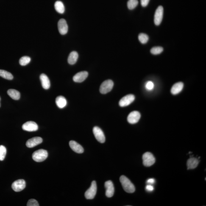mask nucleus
Returning <instances> with one entry per match:
<instances>
[{"label": "nucleus", "mask_w": 206, "mask_h": 206, "mask_svg": "<svg viewBox=\"0 0 206 206\" xmlns=\"http://www.w3.org/2000/svg\"><path fill=\"white\" fill-rule=\"evenodd\" d=\"M120 182L125 191L129 193H132L135 191V188L133 184L126 176H121L120 177Z\"/></svg>", "instance_id": "1"}, {"label": "nucleus", "mask_w": 206, "mask_h": 206, "mask_svg": "<svg viewBox=\"0 0 206 206\" xmlns=\"http://www.w3.org/2000/svg\"><path fill=\"white\" fill-rule=\"evenodd\" d=\"M47 151L41 149L36 151L32 154V158L36 162H42L46 160L48 157Z\"/></svg>", "instance_id": "2"}, {"label": "nucleus", "mask_w": 206, "mask_h": 206, "mask_svg": "<svg viewBox=\"0 0 206 206\" xmlns=\"http://www.w3.org/2000/svg\"><path fill=\"white\" fill-rule=\"evenodd\" d=\"M143 163L144 166L149 167L153 165L155 162V158L151 152H146L143 156Z\"/></svg>", "instance_id": "3"}, {"label": "nucleus", "mask_w": 206, "mask_h": 206, "mask_svg": "<svg viewBox=\"0 0 206 206\" xmlns=\"http://www.w3.org/2000/svg\"><path fill=\"white\" fill-rule=\"evenodd\" d=\"M114 83L111 80L108 79L103 82L100 87V92L102 94H106L113 89Z\"/></svg>", "instance_id": "4"}, {"label": "nucleus", "mask_w": 206, "mask_h": 206, "mask_svg": "<svg viewBox=\"0 0 206 206\" xmlns=\"http://www.w3.org/2000/svg\"><path fill=\"white\" fill-rule=\"evenodd\" d=\"M97 191V186L96 182L94 181H93L90 188L85 192V196L86 199H93L96 196Z\"/></svg>", "instance_id": "5"}, {"label": "nucleus", "mask_w": 206, "mask_h": 206, "mask_svg": "<svg viewBox=\"0 0 206 206\" xmlns=\"http://www.w3.org/2000/svg\"><path fill=\"white\" fill-rule=\"evenodd\" d=\"M163 8L162 6H159L156 10L154 19L156 25L159 26L161 23L163 18Z\"/></svg>", "instance_id": "6"}, {"label": "nucleus", "mask_w": 206, "mask_h": 206, "mask_svg": "<svg viewBox=\"0 0 206 206\" xmlns=\"http://www.w3.org/2000/svg\"><path fill=\"white\" fill-rule=\"evenodd\" d=\"M93 132L95 137L98 141L104 143L105 141V137L104 132L100 128L95 126L93 128Z\"/></svg>", "instance_id": "7"}, {"label": "nucleus", "mask_w": 206, "mask_h": 206, "mask_svg": "<svg viewBox=\"0 0 206 206\" xmlns=\"http://www.w3.org/2000/svg\"><path fill=\"white\" fill-rule=\"evenodd\" d=\"M26 187V182L23 179L15 181L12 184V188L14 191L19 192L22 191Z\"/></svg>", "instance_id": "8"}, {"label": "nucleus", "mask_w": 206, "mask_h": 206, "mask_svg": "<svg viewBox=\"0 0 206 206\" xmlns=\"http://www.w3.org/2000/svg\"><path fill=\"white\" fill-rule=\"evenodd\" d=\"M135 100V96L132 94H128L125 96L120 100L119 104L120 107H124L129 105Z\"/></svg>", "instance_id": "9"}, {"label": "nucleus", "mask_w": 206, "mask_h": 206, "mask_svg": "<svg viewBox=\"0 0 206 206\" xmlns=\"http://www.w3.org/2000/svg\"><path fill=\"white\" fill-rule=\"evenodd\" d=\"M23 130L29 132H35L38 130V126L35 122L32 121L26 122L22 126Z\"/></svg>", "instance_id": "10"}, {"label": "nucleus", "mask_w": 206, "mask_h": 206, "mask_svg": "<svg viewBox=\"0 0 206 206\" xmlns=\"http://www.w3.org/2000/svg\"><path fill=\"white\" fill-rule=\"evenodd\" d=\"M105 187L106 189V196L107 197H112L113 196L115 192V188L113 182L110 180L107 181L105 183Z\"/></svg>", "instance_id": "11"}, {"label": "nucleus", "mask_w": 206, "mask_h": 206, "mask_svg": "<svg viewBox=\"0 0 206 206\" xmlns=\"http://www.w3.org/2000/svg\"><path fill=\"white\" fill-rule=\"evenodd\" d=\"M140 114L139 112L136 111H133L131 112L128 116L127 120L130 124H134L137 123L139 120L140 118Z\"/></svg>", "instance_id": "12"}, {"label": "nucleus", "mask_w": 206, "mask_h": 206, "mask_svg": "<svg viewBox=\"0 0 206 206\" xmlns=\"http://www.w3.org/2000/svg\"><path fill=\"white\" fill-rule=\"evenodd\" d=\"M58 27L59 32L62 35H65L67 33L68 26L66 20L64 19L59 20L58 23Z\"/></svg>", "instance_id": "13"}, {"label": "nucleus", "mask_w": 206, "mask_h": 206, "mask_svg": "<svg viewBox=\"0 0 206 206\" xmlns=\"http://www.w3.org/2000/svg\"><path fill=\"white\" fill-rule=\"evenodd\" d=\"M43 142V139L40 137H36L28 140L26 142V146L29 148H32Z\"/></svg>", "instance_id": "14"}, {"label": "nucleus", "mask_w": 206, "mask_h": 206, "mask_svg": "<svg viewBox=\"0 0 206 206\" xmlns=\"http://www.w3.org/2000/svg\"><path fill=\"white\" fill-rule=\"evenodd\" d=\"M88 75V73L87 71L79 72L73 76V80L75 82H82L86 79Z\"/></svg>", "instance_id": "15"}, {"label": "nucleus", "mask_w": 206, "mask_h": 206, "mask_svg": "<svg viewBox=\"0 0 206 206\" xmlns=\"http://www.w3.org/2000/svg\"><path fill=\"white\" fill-rule=\"evenodd\" d=\"M70 148L74 152L78 154H82L84 152V149L82 146L74 140H71L69 143Z\"/></svg>", "instance_id": "16"}, {"label": "nucleus", "mask_w": 206, "mask_h": 206, "mask_svg": "<svg viewBox=\"0 0 206 206\" xmlns=\"http://www.w3.org/2000/svg\"><path fill=\"white\" fill-rule=\"evenodd\" d=\"M40 79L43 88L45 90L49 89L50 87L51 84L48 76L44 74H42L40 76Z\"/></svg>", "instance_id": "17"}, {"label": "nucleus", "mask_w": 206, "mask_h": 206, "mask_svg": "<svg viewBox=\"0 0 206 206\" xmlns=\"http://www.w3.org/2000/svg\"><path fill=\"white\" fill-rule=\"evenodd\" d=\"M184 87V84L182 82H179L175 84L172 87L171 92L173 95H176L182 91Z\"/></svg>", "instance_id": "18"}, {"label": "nucleus", "mask_w": 206, "mask_h": 206, "mask_svg": "<svg viewBox=\"0 0 206 206\" xmlns=\"http://www.w3.org/2000/svg\"><path fill=\"white\" fill-rule=\"evenodd\" d=\"M199 159L194 157H192L189 159L187 162L188 169H193L198 166L199 163Z\"/></svg>", "instance_id": "19"}, {"label": "nucleus", "mask_w": 206, "mask_h": 206, "mask_svg": "<svg viewBox=\"0 0 206 206\" xmlns=\"http://www.w3.org/2000/svg\"><path fill=\"white\" fill-rule=\"evenodd\" d=\"M55 102L57 107L60 109L63 108L67 105V100L62 96L57 97L55 100Z\"/></svg>", "instance_id": "20"}, {"label": "nucleus", "mask_w": 206, "mask_h": 206, "mask_svg": "<svg viewBox=\"0 0 206 206\" xmlns=\"http://www.w3.org/2000/svg\"><path fill=\"white\" fill-rule=\"evenodd\" d=\"M78 54L76 51H73L70 53L68 56V63L70 65H74L77 62Z\"/></svg>", "instance_id": "21"}, {"label": "nucleus", "mask_w": 206, "mask_h": 206, "mask_svg": "<svg viewBox=\"0 0 206 206\" xmlns=\"http://www.w3.org/2000/svg\"><path fill=\"white\" fill-rule=\"evenodd\" d=\"M7 93L9 96L15 100H18L20 99V93L18 90L10 89L8 90Z\"/></svg>", "instance_id": "22"}, {"label": "nucleus", "mask_w": 206, "mask_h": 206, "mask_svg": "<svg viewBox=\"0 0 206 206\" xmlns=\"http://www.w3.org/2000/svg\"><path fill=\"white\" fill-rule=\"evenodd\" d=\"M56 11L60 14L64 13L65 11V6L63 3L60 1H56L54 5Z\"/></svg>", "instance_id": "23"}, {"label": "nucleus", "mask_w": 206, "mask_h": 206, "mask_svg": "<svg viewBox=\"0 0 206 206\" xmlns=\"http://www.w3.org/2000/svg\"><path fill=\"white\" fill-rule=\"evenodd\" d=\"M0 76L9 80H12L13 78V76L11 73L6 70H0Z\"/></svg>", "instance_id": "24"}, {"label": "nucleus", "mask_w": 206, "mask_h": 206, "mask_svg": "<svg viewBox=\"0 0 206 206\" xmlns=\"http://www.w3.org/2000/svg\"><path fill=\"white\" fill-rule=\"evenodd\" d=\"M138 39L139 41L143 44H145L147 43L149 40V37L147 34L141 33L139 34Z\"/></svg>", "instance_id": "25"}, {"label": "nucleus", "mask_w": 206, "mask_h": 206, "mask_svg": "<svg viewBox=\"0 0 206 206\" xmlns=\"http://www.w3.org/2000/svg\"><path fill=\"white\" fill-rule=\"evenodd\" d=\"M138 0H129L128 2L127 6L129 10H133L138 4Z\"/></svg>", "instance_id": "26"}, {"label": "nucleus", "mask_w": 206, "mask_h": 206, "mask_svg": "<svg viewBox=\"0 0 206 206\" xmlns=\"http://www.w3.org/2000/svg\"><path fill=\"white\" fill-rule=\"evenodd\" d=\"M31 58L28 56H23L20 59V64L21 66H25L29 63L31 61Z\"/></svg>", "instance_id": "27"}, {"label": "nucleus", "mask_w": 206, "mask_h": 206, "mask_svg": "<svg viewBox=\"0 0 206 206\" xmlns=\"http://www.w3.org/2000/svg\"><path fill=\"white\" fill-rule=\"evenodd\" d=\"M163 48L161 47H154L152 48L151 50V54L156 55H158L163 52Z\"/></svg>", "instance_id": "28"}, {"label": "nucleus", "mask_w": 206, "mask_h": 206, "mask_svg": "<svg viewBox=\"0 0 206 206\" xmlns=\"http://www.w3.org/2000/svg\"><path fill=\"white\" fill-rule=\"evenodd\" d=\"M7 150L3 146H0V160L3 161L5 158Z\"/></svg>", "instance_id": "29"}, {"label": "nucleus", "mask_w": 206, "mask_h": 206, "mask_svg": "<svg viewBox=\"0 0 206 206\" xmlns=\"http://www.w3.org/2000/svg\"><path fill=\"white\" fill-rule=\"evenodd\" d=\"M27 206H39V204L36 200L34 199L29 200L27 203Z\"/></svg>", "instance_id": "30"}, {"label": "nucleus", "mask_w": 206, "mask_h": 206, "mask_svg": "<svg viewBox=\"0 0 206 206\" xmlns=\"http://www.w3.org/2000/svg\"><path fill=\"white\" fill-rule=\"evenodd\" d=\"M146 88L147 90H152L154 89V85L152 82L151 81H149L146 82Z\"/></svg>", "instance_id": "31"}, {"label": "nucleus", "mask_w": 206, "mask_h": 206, "mask_svg": "<svg viewBox=\"0 0 206 206\" xmlns=\"http://www.w3.org/2000/svg\"><path fill=\"white\" fill-rule=\"evenodd\" d=\"M150 0H140L141 4L143 7H146L149 4Z\"/></svg>", "instance_id": "32"}, {"label": "nucleus", "mask_w": 206, "mask_h": 206, "mask_svg": "<svg viewBox=\"0 0 206 206\" xmlns=\"http://www.w3.org/2000/svg\"><path fill=\"white\" fill-rule=\"evenodd\" d=\"M147 191L149 192H151L153 191L154 190V187L152 185H146V188Z\"/></svg>", "instance_id": "33"}, {"label": "nucleus", "mask_w": 206, "mask_h": 206, "mask_svg": "<svg viewBox=\"0 0 206 206\" xmlns=\"http://www.w3.org/2000/svg\"><path fill=\"white\" fill-rule=\"evenodd\" d=\"M155 182V180L153 178H150L148 179L147 183L148 185H152Z\"/></svg>", "instance_id": "34"}, {"label": "nucleus", "mask_w": 206, "mask_h": 206, "mask_svg": "<svg viewBox=\"0 0 206 206\" xmlns=\"http://www.w3.org/2000/svg\"><path fill=\"white\" fill-rule=\"evenodd\" d=\"M1 97H0V102H1ZM0 107H1V103H0Z\"/></svg>", "instance_id": "35"}]
</instances>
